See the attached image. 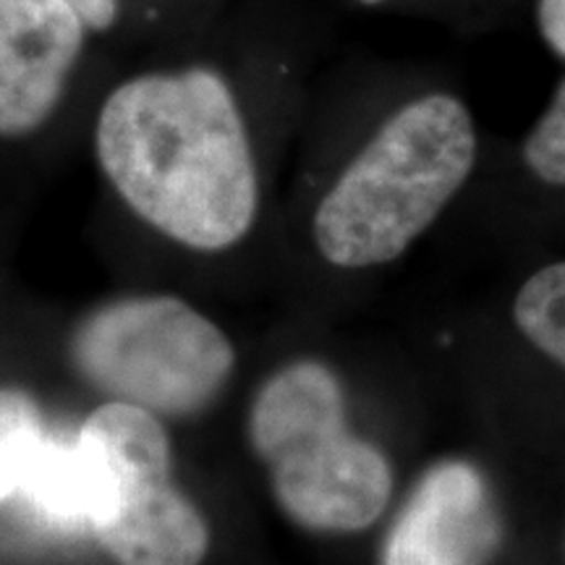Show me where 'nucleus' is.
<instances>
[{
  "instance_id": "nucleus-11",
  "label": "nucleus",
  "mask_w": 565,
  "mask_h": 565,
  "mask_svg": "<svg viewBox=\"0 0 565 565\" xmlns=\"http://www.w3.org/2000/svg\"><path fill=\"white\" fill-rule=\"evenodd\" d=\"M529 168L542 181L565 186V82L524 145Z\"/></svg>"
},
{
  "instance_id": "nucleus-5",
  "label": "nucleus",
  "mask_w": 565,
  "mask_h": 565,
  "mask_svg": "<svg viewBox=\"0 0 565 565\" xmlns=\"http://www.w3.org/2000/svg\"><path fill=\"white\" fill-rule=\"evenodd\" d=\"M79 433L105 466L108 503L95 532L118 565H200L207 524L173 484L171 443L158 416L113 401L87 416Z\"/></svg>"
},
{
  "instance_id": "nucleus-9",
  "label": "nucleus",
  "mask_w": 565,
  "mask_h": 565,
  "mask_svg": "<svg viewBox=\"0 0 565 565\" xmlns=\"http://www.w3.org/2000/svg\"><path fill=\"white\" fill-rule=\"evenodd\" d=\"M515 324L536 349L565 366V263L540 270L519 291Z\"/></svg>"
},
{
  "instance_id": "nucleus-1",
  "label": "nucleus",
  "mask_w": 565,
  "mask_h": 565,
  "mask_svg": "<svg viewBox=\"0 0 565 565\" xmlns=\"http://www.w3.org/2000/svg\"><path fill=\"white\" fill-rule=\"evenodd\" d=\"M95 150L118 196L189 249H228L257 221L252 141L217 71L194 66L118 84L97 116Z\"/></svg>"
},
{
  "instance_id": "nucleus-13",
  "label": "nucleus",
  "mask_w": 565,
  "mask_h": 565,
  "mask_svg": "<svg viewBox=\"0 0 565 565\" xmlns=\"http://www.w3.org/2000/svg\"><path fill=\"white\" fill-rule=\"evenodd\" d=\"M87 30H108L118 17V0H68Z\"/></svg>"
},
{
  "instance_id": "nucleus-2",
  "label": "nucleus",
  "mask_w": 565,
  "mask_h": 565,
  "mask_svg": "<svg viewBox=\"0 0 565 565\" xmlns=\"http://www.w3.org/2000/svg\"><path fill=\"white\" fill-rule=\"evenodd\" d=\"M475 160L477 134L463 103L450 95L408 103L324 194L317 249L351 270L401 257L458 194Z\"/></svg>"
},
{
  "instance_id": "nucleus-6",
  "label": "nucleus",
  "mask_w": 565,
  "mask_h": 565,
  "mask_svg": "<svg viewBox=\"0 0 565 565\" xmlns=\"http://www.w3.org/2000/svg\"><path fill=\"white\" fill-rule=\"evenodd\" d=\"M84 32L68 0H0V137H26L53 116Z\"/></svg>"
},
{
  "instance_id": "nucleus-8",
  "label": "nucleus",
  "mask_w": 565,
  "mask_h": 565,
  "mask_svg": "<svg viewBox=\"0 0 565 565\" xmlns=\"http://www.w3.org/2000/svg\"><path fill=\"white\" fill-rule=\"evenodd\" d=\"M19 494L40 519L61 529H95L108 503L105 466L79 437H51L45 433L26 466Z\"/></svg>"
},
{
  "instance_id": "nucleus-4",
  "label": "nucleus",
  "mask_w": 565,
  "mask_h": 565,
  "mask_svg": "<svg viewBox=\"0 0 565 565\" xmlns=\"http://www.w3.org/2000/svg\"><path fill=\"white\" fill-rule=\"evenodd\" d=\"M71 351L97 391L154 416L202 412L236 366L223 330L173 296H137L97 309L79 324Z\"/></svg>"
},
{
  "instance_id": "nucleus-14",
  "label": "nucleus",
  "mask_w": 565,
  "mask_h": 565,
  "mask_svg": "<svg viewBox=\"0 0 565 565\" xmlns=\"http://www.w3.org/2000/svg\"><path fill=\"white\" fill-rule=\"evenodd\" d=\"M359 3H364V6H377V3H383V0H359Z\"/></svg>"
},
{
  "instance_id": "nucleus-3",
  "label": "nucleus",
  "mask_w": 565,
  "mask_h": 565,
  "mask_svg": "<svg viewBox=\"0 0 565 565\" xmlns=\"http://www.w3.org/2000/svg\"><path fill=\"white\" fill-rule=\"evenodd\" d=\"M249 435L296 524L345 534L383 515L391 466L349 429L343 391L328 366L296 362L275 372L254 398Z\"/></svg>"
},
{
  "instance_id": "nucleus-12",
  "label": "nucleus",
  "mask_w": 565,
  "mask_h": 565,
  "mask_svg": "<svg viewBox=\"0 0 565 565\" xmlns=\"http://www.w3.org/2000/svg\"><path fill=\"white\" fill-rule=\"evenodd\" d=\"M540 26L555 53L565 58V0H540Z\"/></svg>"
},
{
  "instance_id": "nucleus-10",
  "label": "nucleus",
  "mask_w": 565,
  "mask_h": 565,
  "mask_svg": "<svg viewBox=\"0 0 565 565\" xmlns=\"http://www.w3.org/2000/svg\"><path fill=\"white\" fill-rule=\"evenodd\" d=\"M45 437L40 408L26 393L0 387V503L19 494L30 458Z\"/></svg>"
},
{
  "instance_id": "nucleus-7",
  "label": "nucleus",
  "mask_w": 565,
  "mask_h": 565,
  "mask_svg": "<svg viewBox=\"0 0 565 565\" xmlns=\"http://www.w3.org/2000/svg\"><path fill=\"white\" fill-rule=\"evenodd\" d=\"M498 540L475 466L450 461L422 479L385 547V565H475Z\"/></svg>"
}]
</instances>
